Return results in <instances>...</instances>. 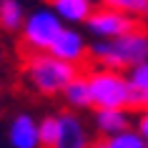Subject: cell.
Listing matches in <instances>:
<instances>
[{
  "mask_svg": "<svg viewBox=\"0 0 148 148\" xmlns=\"http://www.w3.org/2000/svg\"><path fill=\"white\" fill-rule=\"evenodd\" d=\"M53 3V10L58 18H65V20H73V23H83L90 18L93 13V0H50Z\"/></svg>",
  "mask_w": 148,
  "mask_h": 148,
  "instance_id": "30bf717a",
  "label": "cell"
},
{
  "mask_svg": "<svg viewBox=\"0 0 148 148\" xmlns=\"http://www.w3.org/2000/svg\"><path fill=\"white\" fill-rule=\"evenodd\" d=\"M143 25H146V28H148V10H146V20H143Z\"/></svg>",
  "mask_w": 148,
  "mask_h": 148,
  "instance_id": "ac0fdd59",
  "label": "cell"
},
{
  "mask_svg": "<svg viewBox=\"0 0 148 148\" xmlns=\"http://www.w3.org/2000/svg\"><path fill=\"white\" fill-rule=\"evenodd\" d=\"M8 140L13 148H38L40 146V128L35 123V118L28 116V113L15 116L8 128Z\"/></svg>",
  "mask_w": 148,
  "mask_h": 148,
  "instance_id": "ba28073f",
  "label": "cell"
},
{
  "mask_svg": "<svg viewBox=\"0 0 148 148\" xmlns=\"http://www.w3.org/2000/svg\"><path fill=\"white\" fill-rule=\"evenodd\" d=\"M50 55H55L58 60L70 63V65L78 68L80 63H88V45H86V40H83L80 33L63 28V33L58 35V40L50 48Z\"/></svg>",
  "mask_w": 148,
  "mask_h": 148,
  "instance_id": "52a82bcc",
  "label": "cell"
},
{
  "mask_svg": "<svg viewBox=\"0 0 148 148\" xmlns=\"http://www.w3.org/2000/svg\"><path fill=\"white\" fill-rule=\"evenodd\" d=\"M148 60V28L140 25L138 30L121 35L113 40H98L88 48V63H95V68L123 73Z\"/></svg>",
  "mask_w": 148,
  "mask_h": 148,
  "instance_id": "6da1fadb",
  "label": "cell"
},
{
  "mask_svg": "<svg viewBox=\"0 0 148 148\" xmlns=\"http://www.w3.org/2000/svg\"><path fill=\"white\" fill-rule=\"evenodd\" d=\"M138 136L148 143V108L138 113Z\"/></svg>",
  "mask_w": 148,
  "mask_h": 148,
  "instance_id": "e0dca14e",
  "label": "cell"
},
{
  "mask_svg": "<svg viewBox=\"0 0 148 148\" xmlns=\"http://www.w3.org/2000/svg\"><path fill=\"white\" fill-rule=\"evenodd\" d=\"M90 106L95 110H133V88L123 73L93 68L86 73Z\"/></svg>",
  "mask_w": 148,
  "mask_h": 148,
  "instance_id": "3957f363",
  "label": "cell"
},
{
  "mask_svg": "<svg viewBox=\"0 0 148 148\" xmlns=\"http://www.w3.org/2000/svg\"><path fill=\"white\" fill-rule=\"evenodd\" d=\"M25 25L23 5L18 0H0V30H20Z\"/></svg>",
  "mask_w": 148,
  "mask_h": 148,
  "instance_id": "7c38bea8",
  "label": "cell"
},
{
  "mask_svg": "<svg viewBox=\"0 0 148 148\" xmlns=\"http://www.w3.org/2000/svg\"><path fill=\"white\" fill-rule=\"evenodd\" d=\"M128 83H131L133 93H143V90H148V60L140 63V65H136V68L131 70Z\"/></svg>",
  "mask_w": 148,
  "mask_h": 148,
  "instance_id": "2e32d148",
  "label": "cell"
},
{
  "mask_svg": "<svg viewBox=\"0 0 148 148\" xmlns=\"http://www.w3.org/2000/svg\"><path fill=\"white\" fill-rule=\"evenodd\" d=\"M38 128H40V146L55 148V140H58V116H45L38 123Z\"/></svg>",
  "mask_w": 148,
  "mask_h": 148,
  "instance_id": "9a60e30c",
  "label": "cell"
},
{
  "mask_svg": "<svg viewBox=\"0 0 148 148\" xmlns=\"http://www.w3.org/2000/svg\"><path fill=\"white\" fill-rule=\"evenodd\" d=\"M60 33H63V23L55 13L35 10L23 25L20 53H50V48Z\"/></svg>",
  "mask_w": 148,
  "mask_h": 148,
  "instance_id": "277c9868",
  "label": "cell"
},
{
  "mask_svg": "<svg viewBox=\"0 0 148 148\" xmlns=\"http://www.w3.org/2000/svg\"><path fill=\"white\" fill-rule=\"evenodd\" d=\"M90 148H148V143L140 138L136 131H123L118 136H106V138H95Z\"/></svg>",
  "mask_w": 148,
  "mask_h": 148,
  "instance_id": "8fae6325",
  "label": "cell"
},
{
  "mask_svg": "<svg viewBox=\"0 0 148 148\" xmlns=\"http://www.w3.org/2000/svg\"><path fill=\"white\" fill-rule=\"evenodd\" d=\"M88 30L93 33L95 38H106V40H113V38H121V35H128V33L138 30L140 20L138 18H131V15H123V13H116V10H108V8H95L90 13V18L86 20Z\"/></svg>",
  "mask_w": 148,
  "mask_h": 148,
  "instance_id": "5b68a950",
  "label": "cell"
},
{
  "mask_svg": "<svg viewBox=\"0 0 148 148\" xmlns=\"http://www.w3.org/2000/svg\"><path fill=\"white\" fill-rule=\"evenodd\" d=\"M63 95H65L68 106H73V108H88V106H90V90H88L86 73H80L78 78L63 90Z\"/></svg>",
  "mask_w": 148,
  "mask_h": 148,
  "instance_id": "4fadbf2b",
  "label": "cell"
},
{
  "mask_svg": "<svg viewBox=\"0 0 148 148\" xmlns=\"http://www.w3.org/2000/svg\"><path fill=\"white\" fill-rule=\"evenodd\" d=\"M101 3H103V8L131 15V18L146 15V10H148V0H101Z\"/></svg>",
  "mask_w": 148,
  "mask_h": 148,
  "instance_id": "5bb4252c",
  "label": "cell"
},
{
  "mask_svg": "<svg viewBox=\"0 0 148 148\" xmlns=\"http://www.w3.org/2000/svg\"><path fill=\"white\" fill-rule=\"evenodd\" d=\"M93 121H95V128H98V133L103 138L106 136H118V133L128 131V125H131L125 110H95Z\"/></svg>",
  "mask_w": 148,
  "mask_h": 148,
  "instance_id": "9c48e42d",
  "label": "cell"
},
{
  "mask_svg": "<svg viewBox=\"0 0 148 148\" xmlns=\"http://www.w3.org/2000/svg\"><path fill=\"white\" fill-rule=\"evenodd\" d=\"M23 80L40 95H58L80 75L70 63L58 60L50 53H20Z\"/></svg>",
  "mask_w": 148,
  "mask_h": 148,
  "instance_id": "7a4b0ae2",
  "label": "cell"
},
{
  "mask_svg": "<svg viewBox=\"0 0 148 148\" xmlns=\"http://www.w3.org/2000/svg\"><path fill=\"white\" fill-rule=\"evenodd\" d=\"M90 136H88V128L83 125L75 113H60L58 116V140H55V148H90Z\"/></svg>",
  "mask_w": 148,
  "mask_h": 148,
  "instance_id": "8992f818",
  "label": "cell"
}]
</instances>
